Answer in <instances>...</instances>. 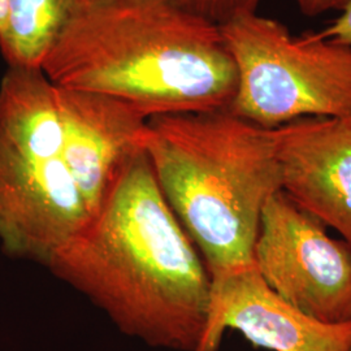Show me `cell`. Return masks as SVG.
Here are the masks:
<instances>
[{
    "mask_svg": "<svg viewBox=\"0 0 351 351\" xmlns=\"http://www.w3.org/2000/svg\"><path fill=\"white\" fill-rule=\"evenodd\" d=\"M349 351H351V346H350V350H349Z\"/></svg>",
    "mask_w": 351,
    "mask_h": 351,
    "instance_id": "16",
    "label": "cell"
},
{
    "mask_svg": "<svg viewBox=\"0 0 351 351\" xmlns=\"http://www.w3.org/2000/svg\"><path fill=\"white\" fill-rule=\"evenodd\" d=\"M239 75L228 108L264 129L351 114V47L245 11L220 25Z\"/></svg>",
    "mask_w": 351,
    "mask_h": 351,
    "instance_id": "4",
    "label": "cell"
},
{
    "mask_svg": "<svg viewBox=\"0 0 351 351\" xmlns=\"http://www.w3.org/2000/svg\"><path fill=\"white\" fill-rule=\"evenodd\" d=\"M90 213L63 159L37 160L0 132V247L47 267Z\"/></svg>",
    "mask_w": 351,
    "mask_h": 351,
    "instance_id": "6",
    "label": "cell"
},
{
    "mask_svg": "<svg viewBox=\"0 0 351 351\" xmlns=\"http://www.w3.org/2000/svg\"><path fill=\"white\" fill-rule=\"evenodd\" d=\"M0 132L30 159H62L56 86L42 69L8 66L0 82Z\"/></svg>",
    "mask_w": 351,
    "mask_h": 351,
    "instance_id": "10",
    "label": "cell"
},
{
    "mask_svg": "<svg viewBox=\"0 0 351 351\" xmlns=\"http://www.w3.org/2000/svg\"><path fill=\"white\" fill-rule=\"evenodd\" d=\"M226 329L274 351H349L351 322L328 324L280 298L256 267L211 281L210 310L197 351H219Z\"/></svg>",
    "mask_w": 351,
    "mask_h": 351,
    "instance_id": "7",
    "label": "cell"
},
{
    "mask_svg": "<svg viewBox=\"0 0 351 351\" xmlns=\"http://www.w3.org/2000/svg\"><path fill=\"white\" fill-rule=\"evenodd\" d=\"M143 150L211 281L254 267L264 206L281 190L274 129L229 110L162 114Z\"/></svg>",
    "mask_w": 351,
    "mask_h": 351,
    "instance_id": "3",
    "label": "cell"
},
{
    "mask_svg": "<svg viewBox=\"0 0 351 351\" xmlns=\"http://www.w3.org/2000/svg\"><path fill=\"white\" fill-rule=\"evenodd\" d=\"M11 14V0H0V38L7 32Z\"/></svg>",
    "mask_w": 351,
    "mask_h": 351,
    "instance_id": "15",
    "label": "cell"
},
{
    "mask_svg": "<svg viewBox=\"0 0 351 351\" xmlns=\"http://www.w3.org/2000/svg\"><path fill=\"white\" fill-rule=\"evenodd\" d=\"M56 99L63 125L62 159L93 216L126 165L143 151L147 119L95 93L56 86Z\"/></svg>",
    "mask_w": 351,
    "mask_h": 351,
    "instance_id": "9",
    "label": "cell"
},
{
    "mask_svg": "<svg viewBox=\"0 0 351 351\" xmlns=\"http://www.w3.org/2000/svg\"><path fill=\"white\" fill-rule=\"evenodd\" d=\"M264 282L328 324L351 322V246L280 190L264 206L254 247Z\"/></svg>",
    "mask_w": 351,
    "mask_h": 351,
    "instance_id": "5",
    "label": "cell"
},
{
    "mask_svg": "<svg viewBox=\"0 0 351 351\" xmlns=\"http://www.w3.org/2000/svg\"><path fill=\"white\" fill-rule=\"evenodd\" d=\"M316 36L351 47V5L332 25L320 33H316Z\"/></svg>",
    "mask_w": 351,
    "mask_h": 351,
    "instance_id": "13",
    "label": "cell"
},
{
    "mask_svg": "<svg viewBox=\"0 0 351 351\" xmlns=\"http://www.w3.org/2000/svg\"><path fill=\"white\" fill-rule=\"evenodd\" d=\"M46 268L128 337L158 349L198 350L211 278L165 201L145 150Z\"/></svg>",
    "mask_w": 351,
    "mask_h": 351,
    "instance_id": "1",
    "label": "cell"
},
{
    "mask_svg": "<svg viewBox=\"0 0 351 351\" xmlns=\"http://www.w3.org/2000/svg\"><path fill=\"white\" fill-rule=\"evenodd\" d=\"M42 71L147 120L228 110L239 82L220 25L171 0H75Z\"/></svg>",
    "mask_w": 351,
    "mask_h": 351,
    "instance_id": "2",
    "label": "cell"
},
{
    "mask_svg": "<svg viewBox=\"0 0 351 351\" xmlns=\"http://www.w3.org/2000/svg\"><path fill=\"white\" fill-rule=\"evenodd\" d=\"M281 190L351 246V114L274 129Z\"/></svg>",
    "mask_w": 351,
    "mask_h": 351,
    "instance_id": "8",
    "label": "cell"
},
{
    "mask_svg": "<svg viewBox=\"0 0 351 351\" xmlns=\"http://www.w3.org/2000/svg\"><path fill=\"white\" fill-rule=\"evenodd\" d=\"M189 12L221 25L245 11H256L261 0H171Z\"/></svg>",
    "mask_w": 351,
    "mask_h": 351,
    "instance_id": "12",
    "label": "cell"
},
{
    "mask_svg": "<svg viewBox=\"0 0 351 351\" xmlns=\"http://www.w3.org/2000/svg\"><path fill=\"white\" fill-rule=\"evenodd\" d=\"M75 0H11L7 32L0 51L14 68L42 69L63 32Z\"/></svg>",
    "mask_w": 351,
    "mask_h": 351,
    "instance_id": "11",
    "label": "cell"
},
{
    "mask_svg": "<svg viewBox=\"0 0 351 351\" xmlns=\"http://www.w3.org/2000/svg\"><path fill=\"white\" fill-rule=\"evenodd\" d=\"M303 14L317 16L329 11H346L351 0H294Z\"/></svg>",
    "mask_w": 351,
    "mask_h": 351,
    "instance_id": "14",
    "label": "cell"
}]
</instances>
